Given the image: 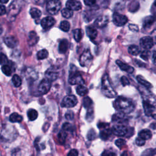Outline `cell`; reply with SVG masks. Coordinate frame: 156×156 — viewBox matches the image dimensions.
<instances>
[{"instance_id":"cell-18","label":"cell","mask_w":156,"mask_h":156,"mask_svg":"<svg viewBox=\"0 0 156 156\" xmlns=\"http://www.w3.org/2000/svg\"><path fill=\"white\" fill-rule=\"evenodd\" d=\"M45 77L51 82L56 81L59 77V73L52 69H48L45 73Z\"/></svg>"},{"instance_id":"cell-24","label":"cell","mask_w":156,"mask_h":156,"mask_svg":"<svg viewBox=\"0 0 156 156\" xmlns=\"http://www.w3.org/2000/svg\"><path fill=\"white\" fill-rule=\"evenodd\" d=\"M73 34L74 40L77 42H79L82 39L84 32L81 29H76L73 31Z\"/></svg>"},{"instance_id":"cell-12","label":"cell","mask_w":156,"mask_h":156,"mask_svg":"<svg viewBox=\"0 0 156 156\" xmlns=\"http://www.w3.org/2000/svg\"><path fill=\"white\" fill-rule=\"evenodd\" d=\"M56 23V20L51 17H46L41 21V26L43 29L48 30L52 27Z\"/></svg>"},{"instance_id":"cell-25","label":"cell","mask_w":156,"mask_h":156,"mask_svg":"<svg viewBox=\"0 0 156 156\" xmlns=\"http://www.w3.org/2000/svg\"><path fill=\"white\" fill-rule=\"evenodd\" d=\"M112 134V130H110L109 129H108V128L103 129V130H101L100 132V137L101 139L104 140H106L109 138Z\"/></svg>"},{"instance_id":"cell-7","label":"cell","mask_w":156,"mask_h":156,"mask_svg":"<svg viewBox=\"0 0 156 156\" xmlns=\"http://www.w3.org/2000/svg\"><path fill=\"white\" fill-rule=\"evenodd\" d=\"M93 60V56L89 49H87L81 55L79 63L82 67H87Z\"/></svg>"},{"instance_id":"cell-55","label":"cell","mask_w":156,"mask_h":156,"mask_svg":"<svg viewBox=\"0 0 156 156\" xmlns=\"http://www.w3.org/2000/svg\"><path fill=\"white\" fill-rule=\"evenodd\" d=\"M9 0H1V3L2 4H6L9 2Z\"/></svg>"},{"instance_id":"cell-29","label":"cell","mask_w":156,"mask_h":156,"mask_svg":"<svg viewBox=\"0 0 156 156\" xmlns=\"http://www.w3.org/2000/svg\"><path fill=\"white\" fill-rule=\"evenodd\" d=\"M27 117L29 118L30 121H34V120L36 119L38 117V112L36 110L31 109L27 111Z\"/></svg>"},{"instance_id":"cell-45","label":"cell","mask_w":156,"mask_h":156,"mask_svg":"<svg viewBox=\"0 0 156 156\" xmlns=\"http://www.w3.org/2000/svg\"><path fill=\"white\" fill-rule=\"evenodd\" d=\"M8 58H7L6 56L4 55L3 53H1V64L2 65L7 64L8 63Z\"/></svg>"},{"instance_id":"cell-49","label":"cell","mask_w":156,"mask_h":156,"mask_svg":"<svg viewBox=\"0 0 156 156\" xmlns=\"http://www.w3.org/2000/svg\"><path fill=\"white\" fill-rule=\"evenodd\" d=\"M129 28L131 31H132L133 32H138L139 31L138 27L136 25L131 24L129 25Z\"/></svg>"},{"instance_id":"cell-9","label":"cell","mask_w":156,"mask_h":156,"mask_svg":"<svg viewBox=\"0 0 156 156\" xmlns=\"http://www.w3.org/2000/svg\"><path fill=\"white\" fill-rule=\"evenodd\" d=\"M51 87V81L48 79L47 78H45L42 80L38 87V90L39 93L41 95L46 94L50 90Z\"/></svg>"},{"instance_id":"cell-31","label":"cell","mask_w":156,"mask_h":156,"mask_svg":"<svg viewBox=\"0 0 156 156\" xmlns=\"http://www.w3.org/2000/svg\"><path fill=\"white\" fill-rule=\"evenodd\" d=\"M128 52L132 56H137L140 53V49L137 45H131L128 48Z\"/></svg>"},{"instance_id":"cell-19","label":"cell","mask_w":156,"mask_h":156,"mask_svg":"<svg viewBox=\"0 0 156 156\" xmlns=\"http://www.w3.org/2000/svg\"><path fill=\"white\" fill-rule=\"evenodd\" d=\"M86 32L87 34V36L91 39V40H95L97 35H98V31L93 26H88L86 27Z\"/></svg>"},{"instance_id":"cell-39","label":"cell","mask_w":156,"mask_h":156,"mask_svg":"<svg viewBox=\"0 0 156 156\" xmlns=\"http://www.w3.org/2000/svg\"><path fill=\"white\" fill-rule=\"evenodd\" d=\"M93 104V102H92V100L89 97H85L83 100V106L84 107L87 109L89 108L90 106Z\"/></svg>"},{"instance_id":"cell-13","label":"cell","mask_w":156,"mask_h":156,"mask_svg":"<svg viewBox=\"0 0 156 156\" xmlns=\"http://www.w3.org/2000/svg\"><path fill=\"white\" fill-rule=\"evenodd\" d=\"M109 23V18L107 16L102 15L98 17L94 22V25L98 28H103L107 26Z\"/></svg>"},{"instance_id":"cell-32","label":"cell","mask_w":156,"mask_h":156,"mask_svg":"<svg viewBox=\"0 0 156 156\" xmlns=\"http://www.w3.org/2000/svg\"><path fill=\"white\" fill-rule=\"evenodd\" d=\"M137 80L138 81V82L143 86L144 87H146V88H151L152 87V85L150 82H148L146 80H145L144 78L141 76H137Z\"/></svg>"},{"instance_id":"cell-5","label":"cell","mask_w":156,"mask_h":156,"mask_svg":"<svg viewBox=\"0 0 156 156\" xmlns=\"http://www.w3.org/2000/svg\"><path fill=\"white\" fill-rule=\"evenodd\" d=\"M61 6L60 0H49L46 4V11L51 15H56L60 10Z\"/></svg>"},{"instance_id":"cell-51","label":"cell","mask_w":156,"mask_h":156,"mask_svg":"<svg viewBox=\"0 0 156 156\" xmlns=\"http://www.w3.org/2000/svg\"><path fill=\"white\" fill-rule=\"evenodd\" d=\"M79 154V152L76 150H72L68 154V155H72V156H77Z\"/></svg>"},{"instance_id":"cell-27","label":"cell","mask_w":156,"mask_h":156,"mask_svg":"<svg viewBox=\"0 0 156 156\" xmlns=\"http://www.w3.org/2000/svg\"><path fill=\"white\" fill-rule=\"evenodd\" d=\"M30 13L31 16V17L35 20H37L40 18V17L41 16V12L37 8H33L30 9Z\"/></svg>"},{"instance_id":"cell-15","label":"cell","mask_w":156,"mask_h":156,"mask_svg":"<svg viewBox=\"0 0 156 156\" xmlns=\"http://www.w3.org/2000/svg\"><path fill=\"white\" fill-rule=\"evenodd\" d=\"M4 41L5 44L11 48H14L18 44V40L17 39L12 35L6 37L4 39Z\"/></svg>"},{"instance_id":"cell-10","label":"cell","mask_w":156,"mask_h":156,"mask_svg":"<svg viewBox=\"0 0 156 156\" xmlns=\"http://www.w3.org/2000/svg\"><path fill=\"white\" fill-rule=\"evenodd\" d=\"M127 21H128V19H127L126 16L117 12L113 13V22L116 26H123L127 23Z\"/></svg>"},{"instance_id":"cell-16","label":"cell","mask_w":156,"mask_h":156,"mask_svg":"<svg viewBox=\"0 0 156 156\" xmlns=\"http://www.w3.org/2000/svg\"><path fill=\"white\" fill-rule=\"evenodd\" d=\"M143 106L145 115L146 116H151L155 109L154 106L146 101H143Z\"/></svg>"},{"instance_id":"cell-40","label":"cell","mask_w":156,"mask_h":156,"mask_svg":"<svg viewBox=\"0 0 156 156\" xmlns=\"http://www.w3.org/2000/svg\"><path fill=\"white\" fill-rule=\"evenodd\" d=\"M96 138V134L94 129H91L88 132L87 138L89 140H93Z\"/></svg>"},{"instance_id":"cell-37","label":"cell","mask_w":156,"mask_h":156,"mask_svg":"<svg viewBox=\"0 0 156 156\" xmlns=\"http://www.w3.org/2000/svg\"><path fill=\"white\" fill-rule=\"evenodd\" d=\"M67 137V134L65 131L63 130V131H60L58 134V140L60 144H63L65 142V140Z\"/></svg>"},{"instance_id":"cell-44","label":"cell","mask_w":156,"mask_h":156,"mask_svg":"<svg viewBox=\"0 0 156 156\" xmlns=\"http://www.w3.org/2000/svg\"><path fill=\"white\" fill-rule=\"evenodd\" d=\"M136 143L137 145H138L139 146H143L145 144V140H144L143 138L138 137L136 140Z\"/></svg>"},{"instance_id":"cell-11","label":"cell","mask_w":156,"mask_h":156,"mask_svg":"<svg viewBox=\"0 0 156 156\" xmlns=\"http://www.w3.org/2000/svg\"><path fill=\"white\" fill-rule=\"evenodd\" d=\"M154 44V41L152 37H144L141 38L140 40V45L141 47L145 49H148V50L153 46Z\"/></svg>"},{"instance_id":"cell-46","label":"cell","mask_w":156,"mask_h":156,"mask_svg":"<svg viewBox=\"0 0 156 156\" xmlns=\"http://www.w3.org/2000/svg\"><path fill=\"white\" fill-rule=\"evenodd\" d=\"M65 118L67 120H72L74 118V113L72 111H68L65 113Z\"/></svg>"},{"instance_id":"cell-3","label":"cell","mask_w":156,"mask_h":156,"mask_svg":"<svg viewBox=\"0 0 156 156\" xmlns=\"http://www.w3.org/2000/svg\"><path fill=\"white\" fill-rule=\"evenodd\" d=\"M23 5V0H14L9 6L8 17L10 20H14L20 12Z\"/></svg>"},{"instance_id":"cell-6","label":"cell","mask_w":156,"mask_h":156,"mask_svg":"<svg viewBox=\"0 0 156 156\" xmlns=\"http://www.w3.org/2000/svg\"><path fill=\"white\" fill-rule=\"evenodd\" d=\"M77 104V100L74 95H68L65 96L61 103L62 108H71L76 106Z\"/></svg>"},{"instance_id":"cell-28","label":"cell","mask_w":156,"mask_h":156,"mask_svg":"<svg viewBox=\"0 0 156 156\" xmlns=\"http://www.w3.org/2000/svg\"><path fill=\"white\" fill-rule=\"evenodd\" d=\"M29 41H28V43H29V45L30 46H33L34 45H35V44L37 43L39 40V37L37 36L36 33L34 31H32L30 32V35H29Z\"/></svg>"},{"instance_id":"cell-33","label":"cell","mask_w":156,"mask_h":156,"mask_svg":"<svg viewBox=\"0 0 156 156\" xmlns=\"http://www.w3.org/2000/svg\"><path fill=\"white\" fill-rule=\"evenodd\" d=\"M155 18L153 16H149L144 19L143 26L144 27H148L154 22Z\"/></svg>"},{"instance_id":"cell-1","label":"cell","mask_w":156,"mask_h":156,"mask_svg":"<svg viewBox=\"0 0 156 156\" xmlns=\"http://www.w3.org/2000/svg\"><path fill=\"white\" fill-rule=\"evenodd\" d=\"M115 109L120 112L124 114H128L131 113L135 108L133 102L129 99L120 96L116 99L114 102Z\"/></svg>"},{"instance_id":"cell-35","label":"cell","mask_w":156,"mask_h":156,"mask_svg":"<svg viewBox=\"0 0 156 156\" xmlns=\"http://www.w3.org/2000/svg\"><path fill=\"white\" fill-rule=\"evenodd\" d=\"M48 51L45 49H41L39 51L37 54V58L39 60H43L48 58Z\"/></svg>"},{"instance_id":"cell-53","label":"cell","mask_w":156,"mask_h":156,"mask_svg":"<svg viewBox=\"0 0 156 156\" xmlns=\"http://www.w3.org/2000/svg\"><path fill=\"white\" fill-rule=\"evenodd\" d=\"M151 34H152V37L154 40V43L156 44V30H155L154 31H152Z\"/></svg>"},{"instance_id":"cell-23","label":"cell","mask_w":156,"mask_h":156,"mask_svg":"<svg viewBox=\"0 0 156 156\" xmlns=\"http://www.w3.org/2000/svg\"><path fill=\"white\" fill-rule=\"evenodd\" d=\"M138 137L147 140L152 137V133L149 129H143L138 133Z\"/></svg>"},{"instance_id":"cell-8","label":"cell","mask_w":156,"mask_h":156,"mask_svg":"<svg viewBox=\"0 0 156 156\" xmlns=\"http://www.w3.org/2000/svg\"><path fill=\"white\" fill-rule=\"evenodd\" d=\"M111 130L112 134L119 137L126 136L128 133V129L127 128V127L122 124L114 125L112 127Z\"/></svg>"},{"instance_id":"cell-41","label":"cell","mask_w":156,"mask_h":156,"mask_svg":"<svg viewBox=\"0 0 156 156\" xmlns=\"http://www.w3.org/2000/svg\"><path fill=\"white\" fill-rule=\"evenodd\" d=\"M150 51H149L148 49H145L144 51L141 53L140 57L145 60H148L149 57H150Z\"/></svg>"},{"instance_id":"cell-20","label":"cell","mask_w":156,"mask_h":156,"mask_svg":"<svg viewBox=\"0 0 156 156\" xmlns=\"http://www.w3.org/2000/svg\"><path fill=\"white\" fill-rule=\"evenodd\" d=\"M68 49V41L64 39L60 41L59 45V52L60 54H65Z\"/></svg>"},{"instance_id":"cell-17","label":"cell","mask_w":156,"mask_h":156,"mask_svg":"<svg viewBox=\"0 0 156 156\" xmlns=\"http://www.w3.org/2000/svg\"><path fill=\"white\" fill-rule=\"evenodd\" d=\"M116 63L117 65L122 70L124 71L125 72H127V73L132 74L134 72V69L132 67L130 66L129 65H127L126 63L122 62L121 60H117L116 61Z\"/></svg>"},{"instance_id":"cell-30","label":"cell","mask_w":156,"mask_h":156,"mask_svg":"<svg viewBox=\"0 0 156 156\" xmlns=\"http://www.w3.org/2000/svg\"><path fill=\"white\" fill-rule=\"evenodd\" d=\"M1 70H2L3 73L7 76H10L12 74L13 71L12 68L9 65H8V64H5V65H2Z\"/></svg>"},{"instance_id":"cell-48","label":"cell","mask_w":156,"mask_h":156,"mask_svg":"<svg viewBox=\"0 0 156 156\" xmlns=\"http://www.w3.org/2000/svg\"><path fill=\"white\" fill-rule=\"evenodd\" d=\"M96 0H84V4L88 6H91L96 3Z\"/></svg>"},{"instance_id":"cell-4","label":"cell","mask_w":156,"mask_h":156,"mask_svg":"<svg viewBox=\"0 0 156 156\" xmlns=\"http://www.w3.org/2000/svg\"><path fill=\"white\" fill-rule=\"evenodd\" d=\"M76 68L74 70L72 68H70L68 82L71 85H84L85 81L81 74L77 72Z\"/></svg>"},{"instance_id":"cell-26","label":"cell","mask_w":156,"mask_h":156,"mask_svg":"<svg viewBox=\"0 0 156 156\" xmlns=\"http://www.w3.org/2000/svg\"><path fill=\"white\" fill-rule=\"evenodd\" d=\"M88 89L83 85H78L76 87V93L81 96H86L88 93Z\"/></svg>"},{"instance_id":"cell-22","label":"cell","mask_w":156,"mask_h":156,"mask_svg":"<svg viewBox=\"0 0 156 156\" xmlns=\"http://www.w3.org/2000/svg\"><path fill=\"white\" fill-rule=\"evenodd\" d=\"M9 121L11 123H20L23 121V117L18 113H13L9 117Z\"/></svg>"},{"instance_id":"cell-2","label":"cell","mask_w":156,"mask_h":156,"mask_svg":"<svg viewBox=\"0 0 156 156\" xmlns=\"http://www.w3.org/2000/svg\"><path fill=\"white\" fill-rule=\"evenodd\" d=\"M101 91L105 96L109 98H116L117 96V92L112 86L111 83L109 81V76L107 74H105L103 77Z\"/></svg>"},{"instance_id":"cell-34","label":"cell","mask_w":156,"mask_h":156,"mask_svg":"<svg viewBox=\"0 0 156 156\" xmlns=\"http://www.w3.org/2000/svg\"><path fill=\"white\" fill-rule=\"evenodd\" d=\"M12 81L13 86L15 87H19L20 86H21V85H22V79H21L20 77L17 74H15L13 76Z\"/></svg>"},{"instance_id":"cell-14","label":"cell","mask_w":156,"mask_h":156,"mask_svg":"<svg viewBox=\"0 0 156 156\" xmlns=\"http://www.w3.org/2000/svg\"><path fill=\"white\" fill-rule=\"evenodd\" d=\"M67 8L72 11H79L82 9V4L77 0H68L66 3Z\"/></svg>"},{"instance_id":"cell-50","label":"cell","mask_w":156,"mask_h":156,"mask_svg":"<svg viewBox=\"0 0 156 156\" xmlns=\"http://www.w3.org/2000/svg\"><path fill=\"white\" fill-rule=\"evenodd\" d=\"M109 126V124L108 123H100L98 124V127L99 128L101 129H105V128H108V126Z\"/></svg>"},{"instance_id":"cell-21","label":"cell","mask_w":156,"mask_h":156,"mask_svg":"<svg viewBox=\"0 0 156 156\" xmlns=\"http://www.w3.org/2000/svg\"><path fill=\"white\" fill-rule=\"evenodd\" d=\"M125 115L124 113L122 112H119L117 113H115L113 115L112 120L113 122H116L118 123H122L125 120Z\"/></svg>"},{"instance_id":"cell-38","label":"cell","mask_w":156,"mask_h":156,"mask_svg":"<svg viewBox=\"0 0 156 156\" xmlns=\"http://www.w3.org/2000/svg\"><path fill=\"white\" fill-rule=\"evenodd\" d=\"M60 29L64 32H68L70 29V23L67 21H62L60 24Z\"/></svg>"},{"instance_id":"cell-36","label":"cell","mask_w":156,"mask_h":156,"mask_svg":"<svg viewBox=\"0 0 156 156\" xmlns=\"http://www.w3.org/2000/svg\"><path fill=\"white\" fill-rule=\"evenodd\" d=\"M61 13H62V15L65 18H70L73 15V11L67 8L62 9Z\"/></svg>"},{"instance_id":"cell-52","label":"cell","mask_w":156,"mask_h":156,"mask_svg":"<svg viewBox=\"0 0 156 156\" xmlns=\"http://www.w3.org/2000/svg\"><path fill=\"white\" fill-rule=\"evenodd\" d=\"M6 13V7L3 5L1 6V15H3Z\"/></svg>"},{"instance_id":"cell-56","label":"cell","mask_w":156,"mask_h":156,"mask_svg":"<svg viewBox=\"0 0 156 156\" xmlns=\"http://www.w3.org/2000/svg\"><path fill=\"white\" fill-rule=\"evenodd\" d=\"M154 5L155 6H156V0H155V1H154Z\"/></svg>"},{"instance_id":"cell-47","label":"cell","mask_w":156,"mask_h":156,"mask_svg":"<svg viewBox=\"0 0 156 156\" xmlns=\"http://www.w3.org/2000/svg\"><path fill=\"white\" fill-rule=\"evenodd\" d=\"M121 82H122V84H123V86H128V85L130 84V82H129V80L127 79V78L126 76H123L121 78Z\"/></svg>"},{"instance_id":"cell-42","label":"cell","mask_w":156,"mask_h":156,"mask_svg":"<svg viewBox=\"0 0 156 156\" xmlns=\"http://www.w3.org/2000/svg\"><path fill=\"white\" fill-rule=\"evenodd\" d=\"M115 144L118 148H122L123 146H124L126 145V141L123 139L119 138L115 141Z\"/></svg>"},{"instance_id":"cell-54","label":"cell","mask_w":156,"mask_h":156,"mask_svg":"<svg viewBox=\"0 0 156 156\" xmlns=\"http://www.w3.org/2000/svg\"><path fill=\"white\" fill-rule=\"evenodd\" d=\"M152 60L154 63H156V51H154L152 54Z\"/></svg>"},{"instance_id":"cell-43","label":"cell","mask_w":156,"mask_h":156,"mask_svg":"<svg viewBox=\"0 0 156 156\" xmlns=\"http://www.w3.org/2000/svg\"><path fill=\"white\" fill-rule=\"evenodd\" d=\"M62 129H63V130H64L65 131H71L73 129V126L71 124H70L68 123H66L63 124Z\"/></svg>"}]
</instances>
